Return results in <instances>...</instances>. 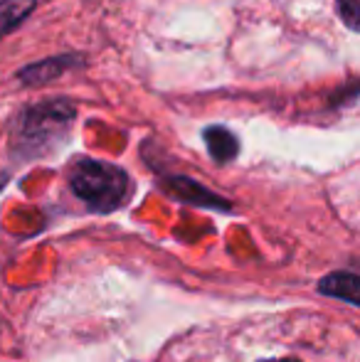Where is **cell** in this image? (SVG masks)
Segmentation results:
<instances>
[{"label":"cell","instance_id":"obj_6","mask_svg":"<svg viewBox=\"0 0 360 362\" xmlns=\"http://www.w3.org/2000/svg\"><path fill=\"white\" fill-rule=\"evenodd\" d=\"M318 291L343 298L348 303H358V276L356 274H333V276L323 279Z\"/></svg>","mask_w":360,"mask_h":362},{"label":"cell","instance_id":"obj_8","mask_svg":"<svg viewBox=\"0 0 360 362\" xmlns=\"http://www.w3.org/2000/svg\"><path fill=\"white\" fill-rule=\"evenodd\" d=\"M267 362H294V360H267Z\"/></svg>","mask_w":360,"mask_h":362},{"label":"cell","instance_id":"obj_7","mask_svg":"<svg viewBox=\"0 0 360 362\" xmlns=\"http://www.w3.org/2000/svg\"><path fill=\"white\" fill-rule=\"evenodd\" d=\"M336 10L348 30H360V0H336Z\"/></svg>","mask_w":360,"mask_h":362},{"label":"cell","instance_id":"obj_4","mask_svg":"<svg viewBox=\"0 0 360 362\" xmlns=\"http://www.w3.org/2000/svg\"><path fill=\"white\" fill-rule=\"evenodd\" d=\"M202 139H205L207 151H210V156L215 158L217 163L235 160L237 153H240V141H237V136L232 134V131L222 129V126H207V129L202 131Z\"/></svg>","mask_w":360,"mask_h":362},{"label":"cell","instance_id":"obj_1","mask_svg":"<svg viewBox=\"0 0 360 362\" xmlns=\"http://www.w3.org/2000/svg\"><path fill=\"white\" fill-rule=\"evenodd\" d=\"M72 192L94 212H114L129 195V175L119 165L84 158L69 173Z\"/></svg>","mask_w":360,"mask_h":362},{"label":"cell","instance_id":"obj_3","mask_svg":"<svg viewBox=\"0 0 360 362\" xmlns=\"http://www.w3.org/2000/svg\"><path fill=\"white\" fill-rule=\"evenodd\" d=\"M84 57L79 54H57V57H47V59H40V62L30 64V67H23L18 72V81L25 86H42L50 84V81L59 79L64 72L69 69H79L84 67Z\"/></svg>","mask_w":360,"mask_h":362},{"label":"cell","instance_id":"obj_5","mask_svg":"<svg viewBox=\"0 0 360 362\" xmlns=\"http://www.w3.org/2000/svg\"><path fill=\"white\" fill-rule=\"evenodd\" d=\"M37 0H0V37L13 33L20 23L30 18Z\"/></svg>","mask_w":360,"mask_h":362},{"label":"cell","instance_id":"obj_2","mask_svg":"<svg viewBox=\"0 0 360 362\" xmlns=\"http://www.w3.org/2000/svg\"><path fill=\"white\" fill-rule=\"evenodd\" d=\"M74 114H77V109H74L72 101H64V99L40 101V104L23 111L18 139L28 148L47 146L50 141L59 139L72 126Z\"/></svg>","mask_w":360,"mask_h":362}]
</instances>
